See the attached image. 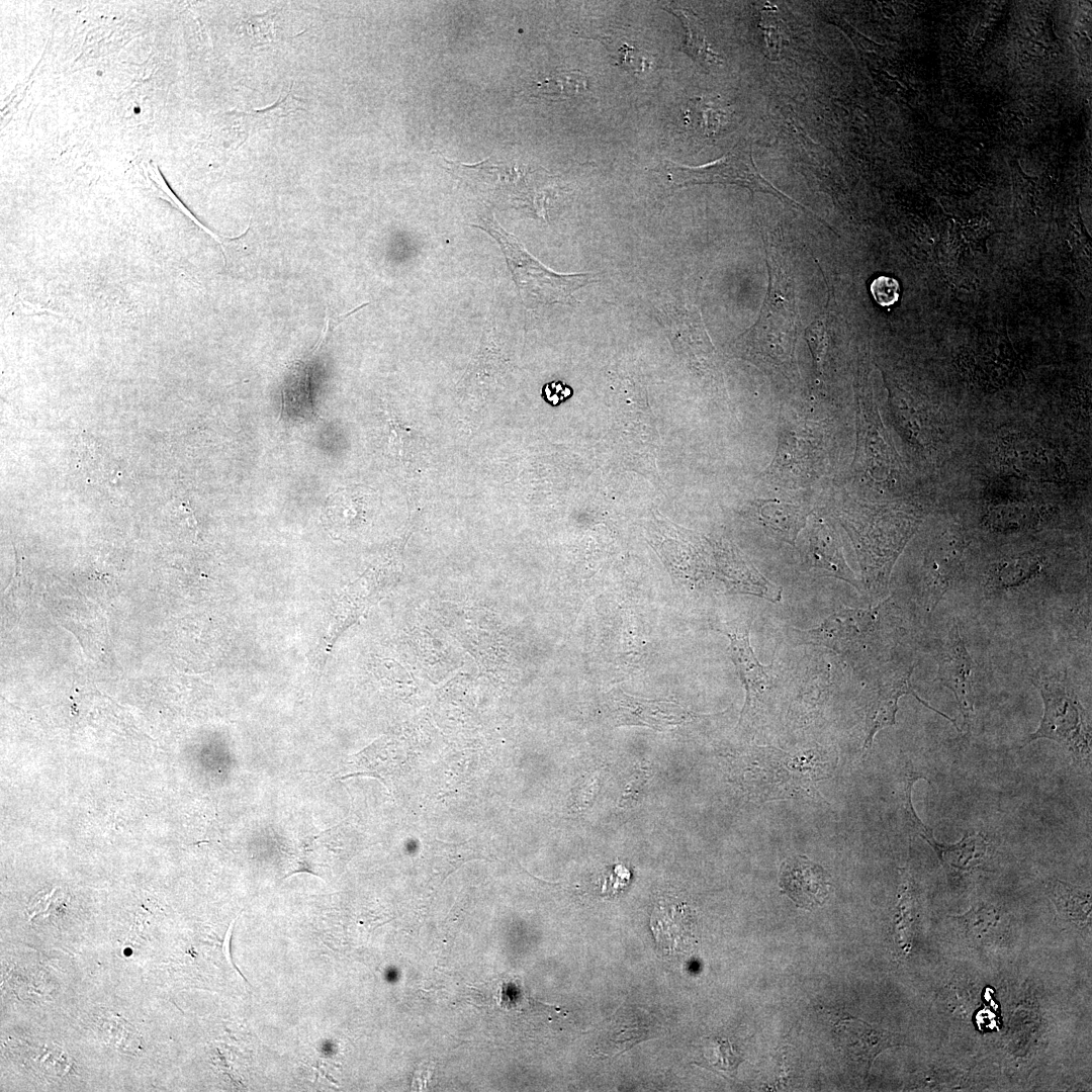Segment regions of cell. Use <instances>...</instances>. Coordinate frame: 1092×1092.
<instances>
[{
  "instance_id": "f546056e",
  "label": "cell",
  "mask_w": 1092,
  "mask_h": 1092,
  "mask_svg": "<svg viewBox=\"0 0 1092 1092\" xmlns=\"http://www.w3.org/2000/svg\"><path fill=\"white\" fill-rule=\"evenodd\" d=\"M806 338L817 362L822 360L826 347L825 329L821 323H814L806 330Z\"/></svg>"
},
{
  "instance_id": "9a60e30c",
  "label": "cell",
  "mask_w": 1092,
  "mask_h": 1092,
  "mask_svg": "<svg viewBox=\"0 0 1092 1092\" xmlns=\"http://www.w3.org/2000/svg\"><path fill=\"white\" fill-rule=\"evenodd\" d=\"M1041 564L1033 556H1015L1000 561L989 573L987 592L1007 593L1023 587L1040 572Z\"/></svg>"
},
{
  "instance_id": "7a4b0ae2",
  "label": "cell",
  "mask_w": 1092,
  "mask_h": 1092,
  "mask_svg": "<svg viewBox=\"0 0 1092 1092\" xmlns=\"http://www.w3.org/2000/svg\"><path fill=\"white\" fill-rule=\"evenodd\" d=\"M900 614L885 601L872 609L843 608L820 626L800 631L802 643L824 645L833 651L859 658L879 656L902 637Z\"/></svg>"
},
{
  "instance_id": "83f0119b",
  "label": "cell",
  "mask_w": 1092,
  "mask_h": 1092,
  "mask_svg": "<svg viewBox=\"0 0 1092 1092\" xmlns=\"http://www.w3.org/2000/svg\"><path fill=\"white\" fill-rule=\"evenodd\" d=\"M871 293L878 304L890 306L896 303L900 295L898 281L889 276L877 277L870 286Z\"/></svg>"
},
{
  "instance_id": "ffe728a7",
  "label": "cell",
  "mask_w": 1092,
  "mask_h": 1092,
  "mask_svg": "<svg viewBox=\"0 0 1092 1092\" xmlns=\"http://www.w3.org/2000/svg\"><path fill=\"white\" fill-rule=\"evenodd\" d=\"M812 559L818 567L858 588L857 580L847 567L837 542L826 529L818 530L811 539Z\"/></svg>"
},
{
  "instance_id": "5bb4252c",
  "label": "cell",
  "mask_w": 1092,
  "mask_h": 1092,
  "mask_svg": "<svg viewBox=\"0 0 1092 1092\" xmlns=\"http://www.w3.org/2000/svg\"><path fill=\"white\" fill-rule=\"evenodd\" d=\"M935 851L942 866L949 872L966 873L981 866L988 857L991 841L982 832H967L957 843L938 842L931 829L921 836Z\"/></svg>"
},
{
  "instance_id": "7402d4cb",
  "label": "cell",
  "mask_w": 1092,
  "mask_h": 1092,
  "mask_svg": "<svg viewBox=\"0 0 1092 1092\" xmlns=\"http://www.w3.org/2000/svg\"><path fill=\"white\" fill-rule=\"evenodd\" d=\"M98 1027L104 1040L127 1055L142 1051V1036L135 1027L121 1016L107 1012L98 1017Z\"/></svg>"
},
{
  "instance_id": "5b68a950",
  "label": "cell",
  "mask_w": 1092,
  "mask_h": 1092,
  "mask_svg": "<svg viewBox=\"0 0 1092 1092\" xmlns=\"http://www.w3.org/2000/svg\"><path fill=\"white\" fill-rule=\"evenodd\" d=\"M665 173L669 181L677 186L695 184H734L755 192L767 193L784 202L806 210L800 203L781 192L758 172L753 159L751 144L736 145L731 152L709 164L689 167L672 162H665Z\"/></svg>"
},
{
  "instance_id": "1f68e13d",
  "label": "cell",
  "mask_w": 1092,
  "mask_h": 1092,
  "mask_svg": "<svg viewBox=\"0 0 1092 1092\" xmlns=\"http://www.w3.org/2000/svg\"><path fill=\"white\" fill-rule=\"evenodd\" d=\"M133 112L135 114H139L141 112V108L139 106L133 107Z\"/></svg>"
},
{
  "instance_id": "44dd1931",
  "label": "cell",
  "mask_w": 1092,
  "mask_h": 1092,
  "mask_svg": "<svg viewBox=\"0 0 1092 1092\" xmlns=\"http://www.w3.org/2000/svg\"><path fill=\"white\" fill-rule=\"evenodd\" d=\"M760 517L765 526L793 543L806 521L805 512L783 503H768L761 508Z\"/></svg>"
},
{
  "instance_id": "3957f363",
  "label": "cell",
  "mask_w": 1092,
  "mask_h": 1092,
  "mask_svg": "<svg viewBox=\"0 0 1092 1092\" xmlns=\"http://www.w3.org/2000/svg\"><path fill=\"white\" fill-rule=\"evenodd\" d=\"M1031 682L1038 690L1043 714L1026 743L1050 739L1063 746L1081 768L1091 769V725L1087 711L1066 673L1037 672Z\"/></svg>"
},
{
  "instance_id": "52a82bcc",
  "label": "cell",
  "mask_w": 1092,
  "mask_h": 1092,
  "mask_svg": "<svg viewBox=\"0 0 1092 1092\" xmlns=\"http://www.w3.org/2000/svg\"><path fill=\"white\" fill-rule=\"evenodd\" d=\"M936 662L938 665L936 679L952 692L963 717L964 729L968 732L975 715L973 690L975 665L958 622L951 625L936 655Z\"/></svg>"
},
{
  "instance_id": "7c38bea8",
  "label": "cell",
  "mask_w": 1092,
  "mask_h": 1092,
  "mask_svg": "<svg viewBox=\"0 0 1092 1092\" xmlns=\"http://www.w3.org/2000/svg\"><path fill=\"white\" fill-rule=\"evenodd\" d=\"M962 555L961 541L950 536L940 539L932 547L922 587L923 605L927 611L932 612L962 579Z\"/></svg>"
},
{
  "instance_id": "ac0fdd59",
  "label": "cell",
  "mask_w": 1092,
  "mask_h": 1092,
  "mask_svg": "<svg viewBox=\"0 0 1092 1092\" xmlns=\"http://www.w3.org/2000/svg\"><path fill=\"white\" fill-rule=\"evenodd\" d=\"M588 88L586 76L576 70L556 71L529 87L533 97L557 101L576 97Z\"/></svg>"
},
{
  "instance_id": "8992f818",
  "label": "cell",
  "mask_w": 1092,
  "mask_h": 1092,
  "mask_svg": "<svg viewBox=\"0 0 1092 1092\" xmlns=\"http://www.w3.org/2000/svg\"><path fill=\"white\" fill-rule=\"evenodd\" d=\"M913 670V665L898 666L879 679L877 688L874 690L867 705L864 741L862 746L863 755H866L872 747L875 735L881 729L893 726L896 723L898 701L904 695L913 696L923 706L947 719L959 732H962L956 719L938 711L917 695L911 684Z\"/></svg>"
},
{
  "instance_id": "484cf974",
  "label": "cell",
  "mask_w": 1092,
  "mask_h": 1092,
  "mask_svg": "<svg viewBox=\"0 0 1092 1092\" xmlns=\"http://www.w3.org/2000/svg\"><path fill=\"white\" fill-rule=\"evenodd\" d=\"M243 27L250 44L261 46L274 40V19L271 13L250 17L244 21Z\"/></svg>"
},
{
  "instance_id": "e0dca14e",
  "label": "cell",
  "mask_w": 1092,
  "mask_h": 1092,
  "mask_svg": "<svg viewBox=\"0 0 1092 1092\" xmlns=\"http://www.w3.org/2000/svg\"><path fill=\"white\" fill-rule=\"evenodd\" d=\"M680 19L686 34L682 50L706 69L722 64V58L713 52L706 40L705 30L699 17L684 7H664Z\"/></svg>"
},
{
  "instance_id": "d6a6232c",
  "label": "cell",
  "mask_w": 1092,
  "mask_h": 1092,
  "mask_svg": "<svg viewBox=\"0 0 1092 1092\" xmlns=\"http://www.w3.org/2000/svg\"><path fill=\"white\" fill-rule=\"evenodd\" d=\"M96 75L101 77L103 75V71L102 70H97Z\"/></svg>"
},
{
  "instance_id": "d6986e66",
  "label": "cell",
  "mask_w": 1092,
  "mask_h": 1092,
  "mask_svg": "<svg viewBox=\"0 0 1092 1092\" xmlns=\"http://www.w3.org/2000/svg\"><path fill=\"white\" fill-rule=\"evenodd\" d=\"M305 108V100L294 95L292 88L275 103L261 109L247 111L232 110L229 113L239 117L246 131L253 132L274 126L281 118Z\"/></svg>"
},
{
  "instance_id": "6da1fadb",
  "label": "cell",
  "mask_w": 1092,
  "mask_h": 1092,
  "mask_svg": "<svg viewBox=\"0 0 1092 1092\" xmlns=\"http://www.w3.org/2000/svg\"><path fill=\"white\" fill-rule=\"evenodd\" d=\"M742 766L745 791L760 801L813 797L817 783L834 768V755L819 747L794 753L754 748Z\"/></svg>"
},
{
  "instance_id": "9c48e42d",
  "label": "cell",
  "mask_w": 1092,
  "mask_h": 1092,
  "mask_svg": "<svg viewBox=\"0 0 1092 1092\" xmlns=\"http://www.w3.org/2000/svg\"><path fill=\"white\" fill-rule=\"evenodd\" d=\"M833 1026L844 1055L864 1073H869L879 1054L889 1048L905 1044L901 1034L853 1016H840Z\"/></svg>"
},
{
  "instance_id": "f1b7e54d",
  "label": "cell",
  "mask_w": 1092,
  "mask_h": 1092,
  "mask_svg": "<svg viewBox=\"0 0 1092 1092\" xmlns=\"http://www.w3.org/2000/svg\"><path fill=\"white\" fill-rule=\"evenodd\" d=\"M640 52L633 47H629L627 43L623 44L619 51L620 62L626 70H630L633 73H639L645 71L650 67V61L646 56L639 54Z\"/></svg>"
},
{
  "instance_id": "ba28073f",
  "label": "cell",
  "mask_w": 1092,
  "mask_h": 1092,
  "mask_svg": "<svg viewBox=\"0 0 1092 1092\" xmlns=\"http://www.w3.org/2000/svg\"><path fill=\"white\" fill-rule=\"evenodd\" d=\"M608 713L614 725H639L665 730L696 717L680 705L631 696L615 688L606 695Z\"/></svg>"
},
{
  "instance_id": "4dcf8cb0",
  "label": "cell",
  "mask_w": 1092,
  "mask_h": 1092,
  "mask_svg": "<svg viewBox=\"0 0 1092 1092\" xmlns=\"http://www.w3.org/2000/svg\"><path fill=\"white\" fill-rule=\"evenodd\" d=\"M547 399L554 403L570 396L571 389L568 386L561 384L560 382H552L545 386L544 390Z\"/></svg>"
},
{
  "instance_id": "4fadbf2b",
  "label": "cell",
  "mask_w": 1092,
  "mask_h": 1092,
  "mask_svg": "<svg viewBox=\"0 0 1092 1092\" xmlns=\"http://www.w3.org/2000/svg\"><path fill=\"white\" fill-rule=\"evenodd\" d=\"M780 886L797 906L805 909L823 904L830 890L827 873L803 856L785 861L780 874Z\"/></svg>"
},
{
  "instance_id": "8fae6325",
  "label": "cell",
  "mask_w": 1092,
  "mask_h": 1092,
  "mask_svg": "<svg viewBox=\"0 0 1092 1092\" xmlns=\"http://www.w3.org/2000/svg\"><path fill=\"white\" fill-rule=\"evenodd\" d=\"M650 928L657 949L664 957L685 954L696 941L694 912L684 902L659 901L651 913Z\"/></svg>"
},
{
  "instance_id": "4316f807",
  "label": "cell",
  "mask_w": 1092,
  "mask_h": 1092,
  "mask_svg": "<svg viewBox=\"0 0 1092 1092\" xmlns=\"http://www.w3.org/2000/svg\"><path fill=\"white\" fill-rule=\"evenodd\" d=\"M67 899L68 896L60 888H54L49 892L41 891L35 895L27 907V915L30 919L38 915H49Z\"/></svg>"
},
{
  "instance_id": "cb8c5ba5",
  "label": "cell",
  "mask_w": 1092,
  "mask_h": 1092,
  "mask_svg": "<svg viewBox=\"0 0 1092 1092\" xmlns=\"http://www.w3.org/2000/svg\"><path fill=\"white\" fill-rule=\"evenodd\" d=\"M1000 911L997 907L981 903L966 913L957 916L958 922L966 932L976 937H982L985 932H992L1000 921Z\"/></svg>"
},
{
  "instance_id": "277c9868",
  "label": "cell",
  "mask_w": 1092,
  "mask_h": 1092,
  "mask_svg": "<svg viewBox=\"0 0 1092 1092\" xmlns=\"http://www.w3.org/2000/svg\"><path fill=\"white\" fill-rule=\"evenodd\" d=\"M474 226L485 231L500 246L519 294L528 307L566 303L574 292L597 281L592 273L560 274L547 268L493 217L481 218V223Z\"/></svg>"
},
{
  "instance_id": "603a6c76",
  "label": "cell",
  "mask_w": 1092,
  "mask_h": 1092,
  "mask_svg": "<svg viewBox=\"0 0 1092 1092\" xmlns=\"http://www.w3.org/2000/svg\"><path fill=\"white\" fill-rule=\"evenodd\" d=\"M707 1048L705 1062L698 1065L734 1077L743 1058L732 1042L728 1038L713 1037Z\"/></svg>"
},
{
  "instance_id": "30bf717a",
  "label": "cell",
  "mask_w": 1092,
  "mask_h": 1092,
  "mask_svg": "<svg viewBox=\"0 0 1092 1092\" xmlns=\"http://www.w3.org/2000/svg\"><path fill=\"white\" fill-rule=\"evenodd\" d=\"M730 638V656L738 670L746 691V700L740 721L754 717L762 709L770 695L772 679L768 673L770 666H763L757 660L749 643L748 626L733 627L723 631Z\"/></svg>"
},
{
  "instance_id": "2e32d148",
  "label": "cell",
  "mask_w": 1092,
  "mask_h": 1092,
  "mask_svg": "<svg viewBox=\"0 0 1092 1092\" xmlns=\"http://www.w3.org/2000/svg\"><path fill=\"white\" fill-rule=\"evenodd\" d=\"M1046 893L1064 919L1076 925L1090 924V891L1060 880H1051L1046 884Z\"/></svg>"
},
{
  "instance_id": "d4e9b609",
  "label": "cell",
  "mask_w": 1092,
  "mask_h": 1092,
  "mask_svg": "<svg viewBox=\"0 0 1092 1092\" xmlns=\"http://www.w3.org/2000/svg\"><path fill=\"white\" fill-rule=\"evenodd\" d=\"M29 1059L47 1076L61 1077L71 1068L68 1056L58 1048L40 1046Z\"/></svg>"
}]
</instances>
